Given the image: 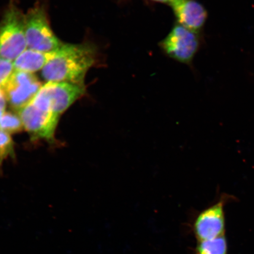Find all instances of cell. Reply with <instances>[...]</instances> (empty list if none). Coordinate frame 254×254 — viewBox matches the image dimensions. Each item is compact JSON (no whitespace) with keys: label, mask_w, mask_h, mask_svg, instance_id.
Instances as JSON below:
<instances>
[{"label":"cell","mask_w":254,"mask_h":254,"mask_svg":"<svg viewBox=\"0 0 254 254\" xmlns=\"http://www.w3.org/2000/svg\"><path fill=\"white\" fill-rule=\"evenodd\" d=\"M14 157V142L10 134L0 129V168L6 159Z\"/></svg>","instance_id":"4fadbf2b"},{"label":"cell","mask_w":254,"mask_h":254,"mask_svg":"<svg viewBox=\"0 0 254 254\" xmlns=\"http://www.w3.org/2000/svg\"><path fill=\"white\" fill-rule=\"evenodd\" d=\"M23 128L20 117L15 114L5 112L0 119V129L9 134L20 132Z\"/></svg>","instance_id":"7c38bea8"},{"label":"cell","mask_w":254,"mask_h":254,"mask_svg":"<svg viewBox=\"0 0 254 254\" xmlns=\"http://www.w3.org/2000/svg\"><path fill=\"white\" fill-rule=\"evenodd\" d=\"M98 49L94 44H63L55 58L44 66L41 75L47 82H68L85 85L87 72L97 61Z\"/></svg>","instance_id":"6da1fadb"},{"label":"cell","mask_w":254,"mask_h":254,"mask_svg":"<svg viewBox=\"0 0 254 254\" xmlns=\"http://www.w3.org/2000/svg\"><path fill=\"white\" fill-rule=\"evenodd\" d=\"M23 127L33 139L53 141L60 116L31 101L18 111Z\"/></svg>","instance_id":"8992f818"},{"label":"cell","mask_w":254,"mask_h":254,"mask_svg":"<svg viewBox=\"0 0 254 254\" xmlns=\"http://www.w3.org/2000/svg\"><path fill=\"white\" fill-rule=\"evenodd\" d=\"M57 50L51 52H41L27 49L12 62L14 70L33 74L43 69L51 60L55 58Z\"/></svg>","instance_id":"30bf717a"},{"label":"cell","mask_w":254,"mask_h":254,"mask_svg":"<svg viewBox=\"0 0 254 254\" xmlns=\"http://www.w3.org/2000/svg\"><path fill=\"white\" fill-rule=\"evenodd\" d=\"M193 252L195 254H227V240L222 236L213 239L198 241Z\"/></svg>","instance_id":"8fae6325"},{"label":"cell","mask_w":254,"mask_h":254,"mask_svg":"<svg viewBox=\"0 0 254 254\" xmlns=\"http://www.w3.org/2000/svg\"><path fill=\"white\" fill-rule=\"evenodd\" d=\"M42 87L32 73L15 71L2 88L7 102L17 111L30 103Z\"/></svg>","instance_id":"52a82bcc"},{"label":"cell","mask_w":254,"mask_h":254,"mask_svg":"<svg viewBox=\"0 0 254 254\" xmlns=\"http://www.w3.org/2000/svg\"><path fill=\"white\" fill-rule=\"evenodd\" d=\"M25 34L28 49L53 52L63 45L50 27L45 8L36 5L25 14Z\"/></svg>","instance_id":"3957f363"},{"label":"cell","mask_w":254,"mask_h":254,"mask_svg":"<svg viewBox=\"0 0 254 254\" xmlns=\"http://www.w3.org/2000/svg\"><path fill=\"white\" fill-rule=\"evenodd\" d=\"M85 85L68 82L49 81L42 85L32 101L60 116L85 94Z\"/></svg>","instance_id":"277c9868"},{"label":"cell","mask_w":254,"mask_h":254,"mask_svg":"<svg viewBox=\"0 0 254 254\" xmlns=\"http://www.w3.org/2000/svg\"><path fill=\"white\" fill-rule=\"evenodd\" d=\"M151 1L164 3V4H166L172 6L174 4H176V2L180 1V0H151Z\"/></svg>","instance_id":"2e32d148"},{"label":"cell","mask_w":254,"mask_h":254,"mask_svg":"<svg viewBox=\"0 0 254 254\" xmlns=\"http://www.w3.org/2000/svg\"><path fill=\"white\" fill-rule=\"evenodd\" d=\"M160 46L170 58L190 64L199 49L198 33L177 23L161 41Z\"/></svg>","instance_id":"5b68a950"},{"label":"cell","mask_w":254,"mask_h":254,"mask_svg":"<svg viewBox=\"0 0 254 254\" xmlns=\"http://www.w3.org/2000/svg\"><path fill=\"white\" fill-rule=\"evenodd\" d=\"M14 71L13 63L0 57V88L4 87Z\"/></svg>","instance_id":"5bb4252c"},{"label":"cell","mask_w":254,"mask_h":254,"mask_svg":"<svg viewBox=\"0 0 254 254\" xmlns=\"http://www.w3.org/2000/svg\"><path fill=\"white\" fill-rule=\"evenodd\" d=\"M27 47L25 15L11 4L0 23V57L13 62Z\"/></svg>","instance_id":"7a4b0ae2"},{"label":"cell","mask_w":254,"mask_h":254,"mask_svg":"<svg viewBox=\"0 0 254 254\" xmlns=\"http://www.w3.org/2000/svg\"><path fill=\"white\" fill-rule=\"evenodd\" d=\"M190 227L198 241L224 236V202L221 200L193 216Z\"/></svg>","instance_id":"ba28073f"},{"label":"cell","mask_w":254,"mask_h":254,"mask_svg":"<svg viewBox=\"0 0 254 254\" xmlns=\"http://www.w3.org/2000/svg\"><path fill=\"white\" fill-rule=\"evenodd\" d=\"M171 7L178 24L198 33L207 18V12L201 4L196 0H180Z\"/></svg>","instance_id":"9c48e42d"},{"label":"cell","mask_w":254,"mask_h":254,"mask_svg":"<svg viewBox=\"0 0 254 254\" xmlns=\"http://www.w3.org/2000/svg\"><path fill=\"white\" fill-rule=\"evenodd\" d=\"M7 100L5 92L2 88H0V109L5 110Z\"/></svg>","instance_id":"9a60e30c"}]
</instances>
